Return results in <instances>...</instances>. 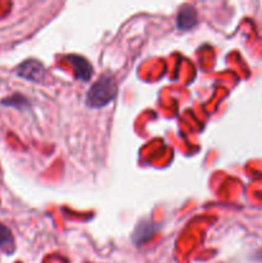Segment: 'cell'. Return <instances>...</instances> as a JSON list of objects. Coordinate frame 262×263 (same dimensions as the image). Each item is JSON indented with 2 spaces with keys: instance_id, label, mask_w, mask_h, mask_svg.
I'll use <instances>...</instances> for the list:
<instances>
[{
  "instance_id": "cell-4",
  "label": "cell",
  "mask_w": 262,
  "mask_h": 263,
  "mask_svg": "<svg viewBox=\"0 0 262 263\" xmlns=\"http://www.w3.org/2000/svg\"><path fill=\"white\" fill-rule=\"evenodd\" d=\"M68 62L71 63L72 68H73L74 74L79 80L86 82L89 81L90 77L92 74V67L84 57L81 55H74V54H71V55L67 57Z\"/></svg>"
},
{
  "instance_id": "cell-6",
  "label": "cell",
  "mask_w": 262,
  "mask_h": 263,
  "mask_svg": "<svg viewBox=\"0 0 262 263\" xmlns=\"http://www.w3.org/2000/svg\"><path fill=\"white\" fill-rule=\"evenodd\" d=\"M0 105L2 107H8V108H15V109L23 110L28 107V100L27 98L23 97L20 92H15V94L9 95V97H5L0 100Z\"/></svg>"
},
{
  "instance_id": "cell-2",
  "label": "cell",
  "mask_w": 262,
  "mask_h": 263,
  "mask_svg": "<svg viewBox=\"0 0 262 263\" xmlns=\"http://www.w3.org/2000/svg\"><path fill=\"white\" fill-rule=\"evenodd\" d=\"M17 74L23 80H28V81L32 82H41L45 79L46 71L41 62L36 61V59H28V61H25L22 64L18 66Z\"/></svg>"
},
{
  "instance_id": "cell-1",
  "label": "cell",
  "mask_w": 262,
  "mask_h": 263,
  "mask_svg": "<svg viewBox=\"0 0 262 263\" xmlns=\"http://www.w3.org/2000/svg\"><path fill=\"white\" fill-rule=\"evenodd\" d=\"M117 97V84L110 73H104L91 85L86 94V105L92 109L107 107Z\"/></svg>"
},
{
  "instance_id": "cell-5",
  "label": "cell",
  "mask_w": 262,
  "mask_h": 263,
  "mask_svg": "<svg viewBox=\"0 0 262 263\" xmlns=\"http://www.w3.org/2000/svg\"><path fill=\"white\" fill-rule=\"evenodd\" d=\"M157 231V226H154L151 221H143L140 225L136 228L135 233L133 235V240L136 246L145 243L148 239H151Z\"/></svg>"
},
{
  "instance_id": "cell-3",
  "label": "cell",
  "mask_w": 262,
  "mask_h": 263,
  "mask_svg": "<svg viewBox=\"0 0 262 263\" xmlns=\"http://www.w3.org/2000/svg\"><path fill=\"white\" fill-rule=\"evenodd\" d=\"M198 23V13L192 5H184L176 17V26L180 31H188L195 27Z\"/></svg>"
}]
</instances>
